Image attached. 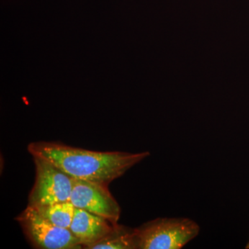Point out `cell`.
<instances>
[{"label":"cell","mask_w":249,"mask_h":249,"mask_svg":"<svg viewBox=\"0 0 249 249\" xmlns=\"http://www.w3.org/2000/svg\"><path fill=\"white\" fill-rule=\"evenodd\" d=\"M246 249H249V241L248 244H247V247H246Z\"/></svg>","instance_id":"9c48e42d"},{"label":"cell","mask_w":249,"mask_h":249,"mask_svg":"<svg viewBox=\"0 0 249 249\" xmlns=\"http://www.w3.org/2000/svg\"><path fill=\"white\" fill-rule=\"evenodd\" d=\"M34 208L37 210L40 215L54 225L69 229L71 227L76 209L71 201L55 203Z\"/></svg>","instance_id":"ba28073f"},{"label":"cell","mask_w":249,"mask_h":249,"mask_svg":"<svg viewBox=\"0 0 249 249\" xmlns=\"http://www.w3.org/2000/svg\"><path fill=\"white\" fill-rule=\"evenodd\" d=\"M33 157L47 160L75 179L109 185L150 152H98L56 142H36L28 145Z\"/></svg>","instance_id":"6da1fadb"},{"label":"cell","mask_w":249,"mask_h":249,"mask_svg":"<svg viewBox=\"0 0 249 249\" xmlns=\"http://www.w3.org/2000/svg\"><path fill=\"white\" fill-rule=\"evenodd\" d=\"M36 180L29 196V206L67 202L71 199L73 178L47 160L34 157Z\"/></svg>","instance_id":"277c9868"},{"label":"cell","mask_w":249,"mask_h":249,"mask_svg":"<svg viewBox=\"0 0 249 249\" xmlns=\"http://www.w3.org/2000/svg\"><path fill=\"white\" fill-rule=\"evenodd\" d=\"M70 201L77 209L107 219L116 224L121 216V208L111 196L108 185L73 178Z\"/></svg>","instance_id":"5b68a950"},{"label":"cell","mask_w":249,"mask_h":249,"mask_svg":"<svg viewBox=\"0 0 249 249\" xmlns=\"http://www.w3.org/2000/svg\"><path fill=\"white\" fill-rule=\"evenodd\" d=\"M114 225L105 218L76 208L70 229L83 247L91 249L111 231Z\"/></svg>","instance_id":"8992f818"},{"label":"cell","mask_w":249,"mask_h":249,"mask_svg":"<svg viewBox=\"0 0 249 249\" xmlns=\"http://www.w3.org/2000/svg\"><path fill=\"white\" fill-rule=\"evenodd\" d=\"M16 220L36 248L42 249H76L83 245L70 229L54 225L42 217L35 208L28 206Z\"/></svg>","instance_id":"3957f363"},{"label":"cell","mask_w":249,"mask_h":249,"mask_svg":"<svg viewBox=\"0 0 249 249\" xmlns=\"http://www.w3.org/2000/svg\"><path fill=\"white\" fill-rule=\"evenodd\" d=\"M134 230L137 249H179L198 235L200 228L188 218H157Z\"/></svg>","instance_id":"7a4b0ae2"},{"label":"cell","mask_w":249,"mask_h":249,"mask_svg":"<svg viewBox=\"0 0 249 249\" xmlns=\"http://www.w3.org/2000/svg\"><path fill=\"white\" fill-rule=\"evenodd\" d=\"M91 249H137L135 230L115 224L111 231Z\"/></svg>","instance_id":"52a82bcc"}]
</instances>
